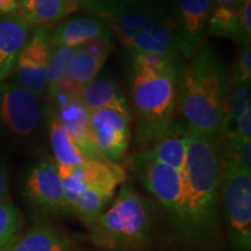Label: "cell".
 <instances>
[{"label":"cell","mask_w":251,"mask_h":251,"mask_svg":"<svg viewBox=\"0 0 251 251\" xmlns=\"http://www.w3.org/2000/svg\"><path fill=\"white\" fill-rule=\"evenodd\" d=\"M229 89L228 68L211 47H202L177 79L178 103L188 127L208 136L219 135Z\"/></svg>","instance_id":"6da1fadb"},{"label":"cell","mask_w":251,"mask_h":251,"mask_svg":"<svg viewBox=\"0 0 251 251\" xmlns=\"http://www.w3.org/2000/svg\"><path fill=\"white\" fill-rule=\"evenodd\" d=\"M215 137L188 127L183 179V201L178 220L185 229L200 231L212 225L215 216L221 162Z\"/></svg>","instance_id":"7a4b0ae2"},{"label":"cell","mask_w":251,"mask_h":251,"mask_svg":"<svg viewBox=\"0 0 251 251\" xmlns=\"http://www.w3.org/2000/svg\"><path fill=\"white\" fill-rule=\"evenodd\" d=\"M177 77L133 70L130 99L137 141L150 147L174 122L178 102Z\"/></svg>","instance_id":"3957f363"},{"label":"cell","mask_w":251,"mask_h":251,"mask_svg":"<svg viewBox=\"0 0 251 251\" xmlns=\"http://www.w3.org/2000/svg\"><path fill=\"white\" fill-rule=\"evenodd\" d=\"M151 222L147 200L129 185H124L112 206L90 226V238L108 250L135 249L146 240Z\"/></svg>","instance_id":"277c9868"},{"label":"cell","mask_w":251,"mask_h":251,"mask_svg":"<svg viewBox=\"0 0 251 251\" xmlns=\"http://www.w3.org/2000/svg\"><path fill=\"white\" fill-rule=\"evenodd\" d=\"M224 196L235 251L251 249V172L224 166Z\"/></svg>","instance_id":"5b68a950"},{"label":"cell","mask_w":251,"mask_h":251,"mask_svg":"<svg viewBox=\"0 0 251 251\" xmlns=\"http://www.w3.org/2000/svg\"><path fill=\"white\" fill-rule=\"evenodd\" d=\"M131 169L144 187L169 211L177 214L183 201V174L156 161L147 151L134 157Z\"/></svg>","instance_id":"8992f818"},{"label":"cell","mask_w":251,"mask_h":251,"mask_svg":"<svg viewBox=\"0 0 251 251\" xmlns=\"http://www.w3.org/2000/svg\"><path fill=\"white\" fill-rule=\"evenodd\" d=\"M174 31L178 51L191 58L203 47L208 35L212 0H174Z\"/></svg>","instance_id":"52a82bcc"},{"label":"cell","mask_w":251,"mask_h":251,"mask_svg":"<svg viewBox=\"0 0 251 251\" xmlns=\"http://www.w3.org/2000/svg\"><path fill=\"white\" fill-rule=\"evenodd\" d=\"M50 26L36 27L15 65L18 85L39 98L46 91L50 54Z\"/></svg>","instance_id":"ba28073f"},{"label":"cell","mask_w":251,"mask_h":251,"mask_svg":"<svg viewBox=\"0 0 251 251\" xmlns=\"http://www.w3.org/2000/svg\"><path fill=\"white\" fill-rule=\"evenodd\" d=\"M85 7L96 14L127 49L144 25L161 13L153 7H139L119 0H92Z\"/></svg>","instance_id":"9c48e42d"},{"label":"cell","mask_w":251,"mask_h":251,"mask_svg":"<svg viewBox=\"0 0 251 251\" xmlns=\"http://www.w3.org/2000/svg\"><path fill=\"white\" fill-rule=\"evenodd\" d=\"M36 96L18 84H0V120L19 136L33 134L42 117Z\"/></svg>","instance_id":"30bf717a"},{"label":"cell","mask_w":251,"mask_h":251,"mask_svg":"<svg viewBox=\"0 0 251 251\" xmlns=\"http://www.w3.org/2000/svg\"><path fill=\"white\" fill-rule=\"evenodd\" d=\"M56 108V118L61 122L77 148L87 159L106 161L93 140L90 125V111L80 98L56 91L50 96Z\"/></svg>","instance_id":"8fae6325"},{"label":"cell","mask_w":251,"mask_h":251,"mask_svg":"<svg viewBox=\"0 0 251 251\" xmlns=\"http://www.w3.org/2000/svg\"><path fill=\"white\" fill-rule=\"evenodd\" d=\"M93 140L99 151L109 162L120 161L130 142L131 117L114 109L102 108L90 112Z\"/></svg>","instance_id":"7c38bea8"},{"label":"cell","mask_w":251,"mask_h":251,"mask_svg":"<svg viewBox=\"0 0 251 251\" xmlns=\"http://www.w3.org/2000/svg\"><path fill=\"white\" fill-rule=\"evenodd\" d=\"M25 194L31 205L46 212L68 211L57 165L50 159L30 169L25 180Z\"/></svg>","instance_id":"4fadbf2b"},{"label":"cell","mask_w":251,"mask_h":251,"mask_svg":"<svg viewBox=\"0 0 251 251\" xmlns=\"http://www.w3.org/2000/svg\"><path fill=\"white\" fill-rule=\"evenodd\" d=\"M128 50L131 54L143 52L163 56L180 67V54L176 45L174 23L162 13L144 25L131 40Z\"/></svg>","instance_id":"5bb4252c"},{"label":"cell","mask_w":251,"mask_h":251,"mask_svg":"<svg viewBox=\"0 0 251 251\" xmlns=\"http://www.w3.org/2000/svg\"><path fill=\"white\" fill-rule=\"evenodd\" d=\"M31 28L17 14H0V81L14 72Z\"/></svg>","instance_id":"9a60e30c"},{"label":"cell","mask_w":251,"mask_h":251,"mask_svg":"<svg viewBox=\"0 0 251 251\" xmlns=\"http://www.w3.org/2000/svg\"><path fill=\"white\" fill-rule=\"evenodd\" d=\"M109 33V29L100 19L93 15H77L65 19L50 35V47H78Z\"/></svg>","instance_id":"2e32d148"},{"label":"cell","mask_w":251,"mask_h":251,"mask_svg":"<svg viewBox=\"0 0 251 251\" xmlns=\"http://www.w3.org/2000/svg\"><path fill=\"white\" fill-rule=\"evenodd\" d=\"M75 0H23L14 14L31 27L51 26L77 11Z\"/></svg>","instance_id":"e0dca14e"},{"label":"cell","mask_w":251,"mask_h":251,"mask_svg":"<svg viewBox=\"0 0 251 251\" xmlns=\"http://www.w3.org/2000/svg\"><path fill=\"white\" fill-rule=\"evenodd\" d=\"M187 130V125L174 121L147 152L156 161L183 174L186 159Z\"/></svg>","instance_id":"ac0fdd59"},{"label":"cell","mask_w":251,"mask_h":251,"mask_svg":"<svg viewBox=\"0 0 251 251\" xmlns=\"http://www.w3.org/2000/svg\"><path fill=\"white\" fill-rule=\"evenodd\" d=\"M80 100L90 112L97 109L109 108L131 117V112L128 106L124 93L111 79H94L83 87L80 93Z\"/></svg>","instance_id":"d6986e66"},{"label":"cell","mask_w":251,"mask_h":251,"mask_svg":"<svg viewBox=\"0 0 251 251\" xmlns=\"http://www.w3.org/2000/svg\"><path fill=\"white\" fill-rule=\"evenodd\" d=\"M0 251H70V244L48 224H39Z\"/></svg>","instance_id":"ffe728a7"},{"label":"cell","mask_w":251,"mask_h":251,"mask_svg":"<svg viewBox=\"0 0 251 251\" xmlns=\"http://www.w3.org/2000/svg\"><path fill=\"white\" fill-rule=\"evenodd\" d=\"M49 137L57 165L74 168V166L81 165L87 159L77 148L74 140L69 136L55 114H51V118H50Z\"/></svg>","instance_id":"44dd1931"},{"label":"cell","mask_w":251,"mask_h":251,"mask_svg":"<svg viewBox=\"0 0 251 251\" xmlns=\"http://www.w3.org/2000/svg\"><path fill=\"white\" fill-rule=\"evenodd\" d=\"M250 103V84H238L230 81V89L225 105L224 121L219 133L222 139L231 134L238 118L243 114Z\"/></svg>","instance_id":"7402d4cb"},{"label":"cell","mask_w":251,"mask_h":251,"mask_svg":"<svg viewBox=\"0 0 251 251\" xmlns=\"http://www.w3.org/2000/svg\"><path fill=\"white\" fill-rule=\"evenodd\" d=\"M105 62L94 57L81 47H78L69 63L67 76L77 85L84 87L86 84L96 79Z\"/></svg>","instance_id":"603a6c76"},{"label":"cell","mask_w":251,"mask_h":251,"mask_svg":"<svg viewBox=\"0 0 251 251\" xmlns=\"http://www.w3.org/2000/svg\"><path fill=\"white\" fill-rule=\"evenodd\" d=\"M111 200L112 198L98 191L84 187L76 202L72 205L70 212H74L81 221L91 226L105 212V207Z\"/></svg>","instance_id":"cb8c5ba5"},{"label":"cell","mask_w":251,"mask_h":251,"mask_svg":"<svg viewBox=\"0 0 251 251\" xmlns=\"http://www.w3.org/2000/svg\"><path fill=\"white\" fill-rule=\"evenodd\" d=\"M238 7H227V6L212 7L208 20V34L220 37H229L237 42Z\"/></svg>","instance_id":"d4e9b609"},{"label":"cell","mask_w":251,"mask_h":251,"mask_svg":"<svg viewBox=\"0 0 251 251\" xmlns=\"http://www.w3.org/2000/svg\"><path fill=\"white\" fill-rule=\"evenodd\" d=\"M76 47L54 46L50 47L49 62L47 68V85L48 93L59 83V80L67 76L69 63L76 52Z\"/></svg>","instance_id":"484cf974"},{"label":"cell","mask_w":251,"mask_h":251,"mask_svg":"<svg viewBox=\"0 0 251 251\" xmlns=\"http://www.w3.org/2000/svg\"><path fill=\"white\" fill-rule=\"evenodd\" d=\"M224 146V166L251 172V140L226 137Z\"/></svg>","instance_id":"4316f807"},{"label":"cell","mask_w":251,"mask_h":251,"mask_svg":"<svg viewBox=\"0 0 251 251\" xmlns=\"http://www.w3.org/2000/svg\"><path fill=\"white\" fill-rule=\"evenodd\" d=\"M179 65L175 64L168 58L155 54H133V70L148 72L155 75H170L178 78L180 71Z\"/></svg>","instance_id":"83f0119b"},{"label":"cell","mask_w":251,"mask_h":251,"mask_svg":"<svg viewBox=\"0 0 251 251\" xmlns=\"http://www.w3.org/2000/svg\"><path fill=\"white\" fill-rule=\"evenodd\" d=\"M21 227L20 212L11 200L0 202V249L11 242Z\"/></svg>","instance_id":"f1b7e54d"},{"label":"cell","mask_w":251,"mask_h":251,"mask_svg":"<svg viewBox=\"0 0 251 251\" xmlns=\"http://www.w3.org/2000/svg\"><path fill=\"white\" fill-rule=\"evenodd\" d=\"M78 166L68 168V166L57 165L58 176L61 178L63 194H64L65 205H67L68 211H70L72 205L76 202L78 197L80 196L81 191L84 190Z\"/></svg>","instance_id":"f546056e"},{"label":"cell","mask_w":251,"mask_h":251,"mask_svg":"<svg viewBox=\"0 0 251 251\" xmlns=\"http://www.w3.org/2000/svg\"><path fill=\"white\" fill-rule=\"evenodd\" d=\"M231 83L250 84L251 83V48L250 43L243 46L240 52L236 64H235L233 76L230 77Z\"/></svg>","instance_id":"4dcf8cb0"},{"label":"cell","mask_w":251,"mask_h":251,"mask_svg":"<svg viewBox=\"0 0 251 251\" xmlns=\"http://www.w3.org/2000/svg\"><path fill=\"white\" fill-rule=\"evenodd\" d=\"M237 43L246 46L251 37V0H243L238 7Z\"/></svg>","instance_id":"1f68e13d"},{"label":"cell","mask_w":251,"mask_h":251,"mask_svg":"<svg viewBox=\"0 0 251 251\" xmlns=\"http://www.w3.org/2000/svg\"><path fill=\"white\" fill-rule=\"evenodd\" d=\"M80 47L83 49H85L87 52H90L91 55H93L94 57L106 61L112 47L111 35H109V33H105L102 35L96 37V39L89 41V42L84 43Z\"/></svg>","instance_id":"d6a6232c"},{"label":"cell","mask_w":251,"mask_h":251,"mask_svg":"<svg viewBox=\"0 0 251 251\" xmlns=\"http://www.w3.org/2000/svg\"><path fill=\"white\" fill-rule=\"evenodd\" d=\"M227 137L240 140H251V105L248 106L243 114L238 118L234 130ZM226 139V137H224Z\"/></svg>","instance_id":"836d02e7"},{"label":"cell","mask_w":251,"mask_h":251,"mask_svg":"<svg viewBox=\"0 0 251 251\" xmlns=\"http://www.w3.org/2000/svg\"><path fill=\"white\" fill-rule=\"evenodd\" d=\"M8 199V177L6 166L0 163V202Z\"/></svg>","instance_id":"e575fe53"},{"label":"cell","mask_w":251,"mask_h":251,"mask_svg":"<svg viewBox=\"0 0 251 251\" xmlns=\"http://www.w3.org/2000/svg\"><path fill=\"white\" fill-rule=\"evenodd\" d=\"M18 7L19 2L17 0H0V14H13Z\"/></svg>","instance_id":"d590c367"},{"label":"cell","mask_w":251,"mask_h":251,"mask_svg":"<svg viewBox=\"0 0 251 251\" xmlns=\"http://www.w3.org/2000/svg\"><path fill=\"white\" fill-rule=\"evenodd\" d=\"M243 0H212V7L215 6H227V7H238Z\"/></svg>","instance_id":"8d00e7d4"},{"label":"cell","mask_w":251,"mask_h":251,"mask_svg":"<svg viewBox=\"0 0 251 251\" xmlns=\"http://www.w3.org/2000/svg\"><path fill=\"white\" fill-rule=\"evenodd\" d=\"M119 1L133 6H139V7H150V2L153 1V0H119Z\"/></svg>","instance_id":"74e56055"},{"label":"cell","mask_w":251,"mask_h":251,"mask_svg":"<svg viewBox=\"0 0 251 251\" xmlns=\"http://www.w3.org/2000/svg\"><path fill=\"white\" fill-rule=\"evenodd\" d=\"M75 1H77L78 5H79V6H84V7H85V6L87 4H90V2L92 1V0H75Z\"/></svg>","instance_id":"f35d334b"},{"label":"cell","mask_w":251,"mask_h":251,"mask_svg":"<svg viewBox=\"0 0 251 251\" xmlns=\"http://www.w3.org/2000/svg\"><path fill=\"white\" fill-rule=\"evenodd\" d=\"M17 1L19 2V4H20V2H21V1H23V0H17Z\"/></svg>","instance_id":"ab89813d"}]
</instances>
